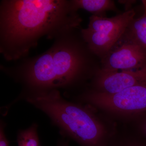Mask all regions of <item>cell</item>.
Segmentation results:
<instances>
[{
    "label": "cell",
    "mask_w": 146,
    "mask_h": 146,
    "mask_svg": "<svg viewBox=\"0 0 146 146\" xmlns=\"http://www.w3.org/2000/svg\"><path fill=\"white\" fill-rule=\"evenodd\" d=\"M82 21L71 0H2L0 52L7 61L21 60L41 37L54 39L80 29Z\"/></svg>",
    "instance_id": "cell-1"
},
{
    "label": "cell",
    "mask_w": 146,
    "mask_h": 146,
    "mask_svg": "<svg viewBox=\"0 0 146 146\" xmlns=\"http://www.w3.org/2000/svg\"><path fill=\"white\" fill-rule=\"evenodd\" d=\"M76 29L60 35L43 53L11 67L1 65V70L23 88L18 98L53 90L67 91L82 78L87 61L73 36Z\"/></svg>",
    "instance_id": "cell-2"
},
{
    "label": "cell",
    "mask_w": 146,
    "mask_h": 146,
    "mask_svg": "<svg viewBox=\"0 0 146 146\" xmlns=\"http://www.w3.org/2000/svg\"><path fill=\"white\" fill-rule=\"evenodd\" d=\"M23 99L45 113L64 138L80 146H108L116 122L88 105L65 99L59 90L28 94Z\"/></svg>",
    "instance_id": "cell-3"
},
{
    "label": "cell",
    "mask_w": 146,
    "mask_h": 146,
    "mask_svg": "<svg viewBox=\"0 0 146 146\" xmlns=\"http://www.w3.org/2000/svg\"><path fill=\"white\" fill-rule=\"evenodd\" d=\"M80 103L88 105L115 122L127 123L146 113V83L106 94L88 90L80 94Z\"/></svg>",
    "instance_id": "cell-4"
},
{
    "label": "cell",
    "mask_w": 146,
    "mask_h": 146,
    "mask_svg": "<svg viewBox=\"0 0 146 146\" xmlns=\"http://www.w3.org/2000/svg\"><path fill=\"white\" fill-rule=\"evenodd\" d=\"M135 16L133 9L112 18L92 15L87 28L80 30L82 39L89 50L104 57L124 34Z\"/></svg>",
    "instance_id": "cell-5"
},
{
    "label": "cell",
    "mask_w": 146,
    "mask_h": 146,
    "mask_svg": "<svg viewBox=\"0 0 146 146\" xmlns=\"http://www.w3.org/2000/svg\"><path fill=\"white\" fill-rule=\"evenodd\" d=\"M102 65L101 69L107 71L141 69L146 66V51L122 36L102 58Z\"/></svg>",
    "instance_id": "cell-6"
},
{
    "label": "cell",
    "mask_w": 146,
    "mask_h": 146,
    "mask_svg": "<svg viewBox=\"0 0 146 146\" xmlns=\"http://www.w3.org/2000/svg\"><path fill=\"white\" fill-rule=\"evenodd\" d=\"M146 83V66L135 70L97 71L92 90L101 94H117L132 86Z\"/></svg>",
    "instance_id": "cell-7"
},
{
    "label": "cell",
    "mask_w": 146,
    "mask_h": 146,
    "mask_svg": "<svg viewBox=\"0 0 146 146\" xmlns=\"http://www.w3.org/2000/svg\"><path fill=\"white\" fill-rule=\"evenodd\" d=\"M74 9L78 11L84 9L93 15L100 17H106L108 11L117 9L114 1L110 0H71Z\"/></svg>",
    "instance_id": "cell-8"
},
{
    "label": "cell",
    "mask_w": 146,
    "mask_h": 146,
    "mask_svg": "<svg viewBox=\"0 0 146 146\" xmlns=\"http://www.w3.org/2000/svg\"><path fill=\"white\" fill-rule=\"evenodd\" d=\"M123 36L146 51V12L140 18L132 20Z\"/></svg>",
    "instance_id": "cell-9"
},
{
    "label": "cell",
    "mask_w": 146,
    "mask_h": 146,
    "mask_svg": "<svg viewBox=\"0 0 146 146\" xmlns=\"http://www.w3.org/2000/svg\"><path fill=\"white\" fill-rule=\"evenodd\" d=\"M108 146H146V139L133 130L120 131L117 127Z\"/></svg>",
    "instance_id": "cell-10"
},
{
    "label": "cell",
    "mask_w": 146,
    "mask_h": 146,
    "mask_svg": "<svg viewBox=\"0 0 146 146\" xmlns=\"http://www.w3.org/2000/svg\"><path fill=\"white\" fill-rule=\"evenodd\" d=\"M37 124L33 123L29 127L20 130L17 134L18 146H42L39 141Z\"/></svg>",
    "instance_id": "cell-11"
},
{
    "label": "cell",
    "mask_w": 146,
    "mask_h": 146,
    "mask_svg": "<svg viewBox=\"0 0 146 146\" xmlns=\"http://www.w3.org/2000/svg\"><path fill=\"white\" fill-rule=\"evenodd\" d=\"M126 123L133 127L135 132L146 139V113L131 119Z\"/></svg>",
    "instance_id": "cell-12"
},
{
    "label": "cell",
    "mask_w": 146,
    "mask_h": 146,
    "mask_svg": "<svg viewBox=\"0 0 146 146\" xmlns=\"http://www.w3.org/2000/svg\"><path fill=\"white\" fill-rule=\"evenodd\" d=\"M6 124L1 120L0 124V146H9V142L6 136L5 129Z\"/></svg>",
    "instance_id": "cell-13"
},
{
    "label": "cell",
    "mask_w": 146,
    "mask_h": 146,
    "mask_svg": "<svg viewBox=\"0 0 146 146\" xmlns=\"http://www.w3.org/2000/svg\"><path fill=\"white\" fill-rule=\"evenodd\" d=\"M57 146H69V141L63 139L60 140L58 143Z\"/></svg>",
    "instance_id": "cell-14"
},
{
    "label": "cell",
    "mask_w": 146,
    "mask_h": 146,
    "mask_svg": "<svg viewBox=\"0 0 146 146\" xmlns=\"http://www.w3.org/2000/svg\"><path fill=\"white\" fill-rule=\"evenodd\" d=\"M142 3H143V5L144 9H145L144 12H146V0L142 1Z\"/></svg>",
    "instance_id": "cell-15"
}]
</instances>
